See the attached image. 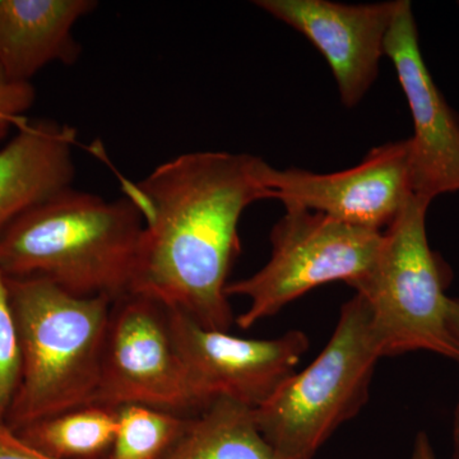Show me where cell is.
I'll return each instance as SVG.
<instances>
[{
  "label": "cell",
  "instance_id": "obj_1",
  "mask_svg": "<svg viewBox=\"0 0 459 459\" xmlns=\"http://www.w3.org/2000/svg\"><path fill=\"white\" fill-rule=\"evenodd\" d=\"M267 162L247 153H186L129 189L144 219L131 294L212 331L234 323L229 274L240 255L238 222L255 202L276 199Z\"/></svg>",
  "mask_w": 459,
  "mask_h": 459
},
{
  "label": "cell",
  "instance_id": "obj_2",
  "mask_svg": "<svg viewBox=\"0 0 459 459\" xmlns=\"http://www.w3.org/2000/svg\"><path fill=\"white\" fill-rule=\"evenodd\" d=\"M144 219L131 197L69 186L0 232V272L41 277L81 298L131 294Z\"/></svg>",
  "mask_w": 459,
  "mask_h": 459
},
{
  "label": "cell",
  "instance_id": "obj_3",
  "mask_svg": "<svg viewBox=\"0 0 459 459\" xmlns=\"http://www.w3.org/2000/svg\"><path fill=\"white\" fill-rule=\"evenodd\" d=\"M21 347L20 385L5 425L95 403L113 300L81 298L41 277H5Z\"/></svg>",
  "mask_w": 459,
  "mask_h": 459
},
{
  "label": "cell",
  "instance_id": "obj_4",
  "mask_svg": "<svg viewBox=\"0 0 459 459\" xmlns=\"http://www.w3.org/2000/svg\"><path fill=\"white\" fill-rule=\"evenodd\" d=\"M383 358L367 301L343 304L327 346L303 371L292 374L255 410L256 427L281 459H313L341 425L369 400L377 362Z\"/></svg>",
  "mask_w": 459,
  "mask_h": 459
},
{
  "label": "cell",
  "instance_id": "obj_5",
  "mask_svg": "<svg viewBox=\"0 0 459 459\" xmlns=\"http://www.w3.org/2000/svg\"><path fill=\"white\" fill-rule=\"evenodd\" d=\"M429 202L413 197L385 231L373 270L356 283L367 301L383 358L428 351L459 364L448 327L451 268L429 246Z\"/></svg>",
  "mask_w": 459,
  "mask_h": 459
},
{
  "label": "cell",
  "instance_id": "obj_6",
  "mask_svg": "<svg viewBox=\"0 0 459 459\" xmlns=\"http://www.w3.org/2000/svg\"><path fill=\"white\" fill-rule=\"evenodd\" d=\"M385 241V231L356 228L325 214L286 207L271 232L267 264L247 279L229 282L226 295L244 296L247 312L238 328L279 314L316 287L342 281L355 286L370 273Z\"/></svg>",
  "mask_w": 459,
  "mask_h": 459
},
{
  "label": "cell",
  "instance_id": "obj_7",
  "mask_svg": "<svg viewBox=\"0 0 459 459\" xmlns=\"http://www.w3.org/2000/svg\"><path fill=\"white\" fill-rule=\"evenodd\" d=\"M93 404H142L186 418L201 412L162 305L137 294L114 301Z\"/></svg>",
  "mask_w": 459,
  "mask_h": 459
},
{
  "label": "cell",
  "instance_id": "obj_8",
  "mask_svg": "<svg viewBox=\"0 0 459 459\" xmlns=\"http://www.w3.org/2000/svg\"><path fill=\"white\" fill-rule=\"evenodd\" d=\"M168 318L175 349L201 411L219 398L258 409L295 373L309 350V338L301 331L272 340H250L202 327L175 310H168Z\"/></svg>",
  "mask_w": 459,
  "mask_h": 459
},
{
  "label": "cell",
  "instance_id": "obj_9",
  "mask_svg": "<svg viewBox=\"0 0 459 459\" xmlns=\"http://www.w3.org/2000/svg\"><path fill=\"white\" fill-rule=\"evenodd\" d=\"M267 183L285 208L300 207L356 228L383 231L413 198L410 140L373 148L355 168L331 174L270 165Z\"/></svg>",
  "mask_w": 459,
  "mask_h": 459
},
{
  "label": "cell",
  "instance_id": "obj_10",
  "mask_svg": "<svg viewBox=\"0 0 459 459\" xmlns=\"http://www.w3.org/2000/svg\"><path fill=\"white\" fill-rule=\"evenodd\" d=\"M413 122L410 140L413 197L431 202L459 192V117L437 89L429 71L409 0H398L385 39Z\"/></svg>",
  "mask_w": 459,
  "mask_h": 459
},
{
  "label": "cell",
  "instance_id": "obj_11",
  "mask_svg": "<svg viewBox=\"0 0 459 459\" xmlns=\"http://www.w3.org/2000/svg\"><path fill=\"white\" fill-rule=\"evenodd\" d=\"M256 7L303 33L327 60L341 101L353 108L379 74L398 0L341 4L329 0H256Z\"/></svg>",
  "mask_w": 459,
  "mask_h": 459
},
{
  "label": "cell",
  "instance_id": "obj_12",
  "mask_svg": "<svg viewBox=\"0 0 459 459\" xmlns=\"http://www.w3.org/2000/svg\"><path fill=\"white\" fill-rule=\"evenodd\" d=\"M72 126L56 120L23 122L0 148V232L21 214L74 183Z\"/></svg>",
  "mask_w": 459,
  "mask_h": 459
},
{
  "label": "cell",
  "instance_id": "obj_13",
  "mask_svg": "<svg viewBox=\"0 0 459 459\" xmlns=\"http://www.w3.org/2000/svg\"><path fill=\"white\" fill-rule=\"evenodd\" d=\"M93 0H0V68L13 82L31 83L50 63L74 65L82 47L74 27Z\"/></svg>",
  "mask_w": 459,
  "mask_h": 459
},
{
  "label": "cell",
  "instance_id": "obj_14",
  "mask_svg": "<svg viewBox=\"0 0 459 459\" xmlns=\"http://www.w3.org/2000/svg\"><path fill=\"white\" fill-rule=\"evenodd\" d=\"M165 459H281L264 439L255 410L219 398L195 415Z\"/></svg>",
  "mask_w": 459,
  "mask_h": 459
},
{
  "label": "cell",
  "instance_id": "obj_15",
  "mask_svg": "<svg viewBox=\"0 0 459 459\" xmlns=\"http://www.w3.org/2000/svg\"><path fill=\"white\" fill-rule=\"evenodd\" d=\"M117 409L89 404L14 431L53 459H105L113 446Z\"/></svg>",
  "mask_w": 459,
  "mask_h": 459
},
{
  "label": "cell",
  "instance_id": "obj_16",
  "mask_svg": "<svg viewBox=\"0 0 459 459\" xmlns=\"http://www.w3.org/2000/svg\"><path fill=\"white\" fill-rule=\"evenodd\" d=\"M188 418L142 404L120 407L113 446L105 459H165Z\"/></svg>",
  "mask_w": 459,
  "mask_h": 459
},
{
  "label": "cell",
  "instance_id": "obj_17",
  "mask_svg": "<svg viewBox=\"0 0 459 459\" xmlns=\"http://www.w3.org/2000/svg\"><path fill=\"white\" fill-rule=\"evenodd\" d=\"M21 347L7 279L0 272V421H5L20 385Z\"/></svg>",
  "mask_w": 459,
  "mask_h": 459
},
{
  "label": "cell",
  "instance_id": "obj_18",
  "mask_svg": "<svg viewBox=\"0 0 459 459\" xmlns=\"http://www.w3.org/2000/svg\"><path fill=\"white\" fill-rule=\"evenodd\" d=\"M32 83L13 82L0 68V141L11 132L12 126H20L22 119L35 102Z\"/></svg>",
  "mask_w": 459,
  "mask_h": 459
},
{
  "label": "cell",
  "instance_id": "obj_19",
  "mask_svg": "<svg viewBox=\"0 0 459 459\" xmlns=\"http://www.w3.org/2000/svg\"><path fill=\"white\" fill-rule=\"evenodd\" d=\"M0 459H53L23 442L4 421H0Z\"/></svg>",
  "mask_w": 459,
  "mask_h": 459
},
{
  "label": "cell",
  "instance_id": "obj_20",
  "mask_svg": "<svg viewBox=\"0 0 459 459\" xmlns=\"http://www.w3.org/2000/svg\"><path fill=\"white\" fill-rule=\"evenodd\" d=\"M448 327L459 347V299L451 298L448 307ZM452 459H459V395L452 425Z\"/></svg>",
  "mask_w": 459,
  "mask_h": 459
},
{
  "label": "cell",
  "instance_id": "obj_21",
  "mask_svg": "<svg viewBox=\"0 0 459 459\" xmlns=\"http://www.w3.org/2000/svg\"><path fill=\"white\" fill-rule=\"evenodd\" d=\"M409 459H437L430 437L424 431H420L416 435Z\"/></svg>",
  "mask_w": 459,
  "mask_h": 459
}]
</instances>
